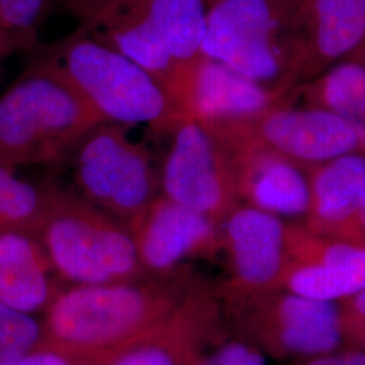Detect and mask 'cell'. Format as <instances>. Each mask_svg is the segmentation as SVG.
I'll use <instances>...</instances> for the list:
<instances>
[{
  "mask_svg": "<svg viewBox=\"0 0 365 365\" xmlns=\"http://www.w3.org/2000/svg\"><path fill=\"white\" fill-rule=\"evenodd\" d=\"M197 274L184 267L96 286H66L41 315L45 341L87 352H113L164 327Z\"/></svg>",
  "mask_w": 365,
  "mask_h": 365,
  "instance_id": "6da1fadb",
  "label": "cell"
},
{
  "mask_svg": "<svg viewBox=\"0 0 365 365\" xmlns=\"http://www.w3.org/2000/svg\"><path fill=\"white\" fill-rule=\"evenodd\" d=\"M66 7L78 29L163 83L180 110L203 57L206 0H68Z\"/></svg>",
  "mask_w": 365,
  "mask_h": 365,
  "instance_id": "7a4b0ae2",
  "label": "cell"
},
{
  "mask_svg": "<svg viewBox=\"0 0 365 365\" xmlns=\"http://www.w3.org/2000/svg\"><path fill=\"white\" fill-rule=\"evenodd\" d=\"M37 58L58 71L103 122L168 137L182 119L163 83L78 27Z\"/></svg>",
  "mask_w": 365,
  "mask_h": 365,
  "instance_id": "3957f363",
  "label": "cell"
},
{
  "mask_svg": "<svg viewBox=\"0 0 365 365\" xmlns=\"http://www.w3.org/2000/svg\"><path fill=\"white\" fill-rule=\"evenodd\" d=\"M103 120L58 71L36 57L0 95V164H66Z\"/></svg>",
  "mask_w": 365,
  "mask_h": 365,
  "instance_id": "277c9868",
  "label": "cell"
},
{
  "mask_svg": "<svg viewBox=\"0 0 365 365\" xmlns=\"http://www.w3.org/2000/svg\"><path fill=\"white\" fill-rule=\"evenodd\" d=\"M36 235L66 286H96L149 274L128 225L95 207L75 190L52 182Z\"/></svg>",
  "mask_w": 365,
  "mask_h": 365,
  "instance_id": "5b68a950",
  "label": "cell"
},
{
  "mask_svg": "<svg viewBox=\"0 0 365 365\" xmlns=\"http://www.w3.org/2000/svg\"><path fill=\"white\" fill-rule=\"evenodd\" d=\"M129 129L99 123L66 163L78 195L128 226L161 195L160 164Z\"/></svg>",
  "mask_w": 365,
  "mask_h": 365,
  "instance_id": "8992f818",
  "label": "cell"
},
{
  "mask_svg": "<svg viewBox=\"0 0 365 365\" xmlns=\"http://www.w3.org/2000/svg\"><path fill=\"white\" fill-rule=\"evenodd\" d=\"M288 0H206L202 53L265 87L287 88Z\"/></svg>",
  "mask_w": 365,
  "mask_h": 365,
  "instance_id": "52a82bcc",
  "label": "cell"
},
{
  "mask_svg": "<svg viewBox=\"0 0 365 365\" xmlns=\"http://www.w3.org/2000/svg\"><path fill=\"white\" fill-rule=\"evenodd\" d=\"M232 331L276 361L334 352L342 348L337 303L274 289L222 302Z\"/></svg>",
  "mask_w": 365,
  "mask_h": 365,
  "instance_id": "ba28073f",
  "label": "cell"
},
{
  "mask_svg": "<svg viewBox=\"0 0 365 365\" xmlns=\"http://www.w3.org/2000/svg\"><path fill=\"white\" fill-rule=\"evenodd\" d=\"M168 138L160 163L161 195L221 223L241 205L227 145L192 119H182Z\"/></svg>",
  "mask_w": 365,
  "mask_h": 365,
  "instance_id": "9c48e42d",
  "label": "cell"
},
{
  "mask_svg": "<svg viewBox=\"0 0 365 365\" xmlns=\"http://www.w3.org/2000/svg\"><path fill=\"white\" fill-rule=\"evenodd\" d=\"M365 46V0H300L287 31V88L321 76Z\"/></svg>",
  "mask_w": 365,
  "mask_h": 365,
  "instance_id": "30bf717a",
  "label": "cell"
},
{
  "mask_svg": "<svg viewBox=\"0 0 365 365\" xmlns=\"http://www.w3.org/2000/svg\"><path fill=\"white\" fill-rule=\"evenodd\" d=\"M286 225L244 203L221 222L225 276L215 283L221 302L280 289L287 265Z\"/></svg>",
  "mask_w": 365,
  "mask_h": 365,
  "instance_id": "8fae6325",
  "label": "cell"
},
{
  "mask_svg": "<svg viewBox=\"0 0 365 365\" xmlns=\"http://www.w3.org/2000/svg\"><path fill=\"white\" fill-rule=\"evenodd\" d=\"M232 126L303 170L359 152L357 138L349 125L318 107L282 103L250 122Z\"/></svg>",
  "mask_w": 365,
  "mask_h": 365,
  "instance_id": "7c38bea8",
  "label": "cell"
},
{
  "mask_svg": "<svg viewBox=\"0 0 365 365\" xmlns=\"http://www.w3.org/2000/svg\"><path fill=\"white\" fill-rule=\"evenodd\" d=\"M149 274H170L188 261L221 255V223L160 195L128 226Z\"/></svg>",
  "mask_w": 365,
  "mask_h": 365,
  "instance_id": "4fadbf2b",
  "label": "cell"
},
{
  "mask_svg": "<svg viewBox=\"0 0 365 365\" xmlns=\"http://www.w3.org/2000/svg\"><path fill=\"white\" fill-rule=\"evenodd\" d=\"M211 129L221 135L229 148L240 202L284 221L288 218L303 221L309 207L306 172L284 157L253 143L233 126Z\"/></svg>",
  "mask_w": 365,
  "mask_h": 365,
  "instance_id": "5bb4252c",
  "label": "cell"
},
{
  "mask_svg": "<svg viewBox=\"0 0 365 365\" xmlns=\"http://www.w3.org/2000/svg\"><path fill=\"white\" fill-rule=\"evenodd\" d=\"M226 327L215 283L197 274L164 327L122 348L103 365H190L197 351Z\"/></svg>",
  "mask_w": 365,
  "mask_h": 365,
  "instance_id": "9a60e30c",
  "label": "cell"
},
{
  "mask_svg": "<svg viewBox=\"0 0 365 365\" xmlns=\"http://www.w3.org/2000/svg\"><path fill=\"white\" fill-rule=\"evenodd\" d=\"M282 103H295L294 93L265 87L203 56L182 93L180 111L182 119L221 128L247 123Z\"/></svg>",
  "mask_w": 365,
  "mask_h": 365,
  "instance_id": "2e32d148",
  "label": "cell"
},
{
  "mask_svg": "<svg viewBox=\"0 0 365 365\" xmlns=\"http://www.w3.org/2000/svg\"><path fill=\"white\" fill-rule=\"evenodd\" d=\"M309 207L303 223L309 230L349 241L365 203V156L353 152L304 170Z\"/></svg>",
  "mask_w": 365,
  "mask_h": 365,
  "instance_id": "e0dca14e",
  "label": "cell"
},
{
  "mask_svg": "<svg viewBox=\"0 0 365 365\" xmlns=\"http://www.w3.org/2000/svg\"><path fill=\"white\" fill-rule=\"evenodd\" d=\"M66 284L31 232L0 233V302L22 313L42 315Z\"/></svg>",
  "mask_w": 365,
  "mask_h": 365,
  "instance_id": "ac0fdd59",
  "label": "cell"
},
{
  "mask_svg": "<svg viewBox=\"0 0 365 365\" xmlns=\"http://www.w3.org/2000/svg\"><path fill=\"white\" fill-rule=\"evenodd\" d=\"M295 101L324 108L345 120L352 129L359 153L365 156V66L345 60L294 91Z\"/></svg>",
  "mask_w": 365,
  "mask_h": 365,
  "instance_id": "d6986e66",
  "label": "cell"
},
{
  "mask_svg": "<svg viewBox=\"0 0 365 365\" xmlns=\"http://www.w3.org/2000/svg\"><path fill=\"white\" fill-rule=\"evenodd\" d=\"M364 288L365 259L334 265L287 264L280 289L310 299L339 303Z\"/></svg>",
  "mask_w": 365,
  "mask_h": 365,
  "instance_id": "ffe728a7",
  "label": "cell"
},
{
  "mask_svg": "<svg viewBox=\"0 0 365 365\" xmlns=\"http://www.w3.org/2000/svg\"><path fill=\"white\" fill-rule=\"evenodd\" d=\"M52 182H30L16 170L0 164V233L24 230L36 233L43 218Z\"/></svg>",
  "mask_w": 365,
  "mask_h": 365,
  "instance_id": "44dd1931",
  "label": "cell"
},
{
  "mask_svg": "<svg viewBox=\"0 0 365 365\" xmlns=\"http://www.w3.org/2000/svg\"><path fill=\"white\" fill-rule=\"evenodd\" d=\"M56 0H0V64L13 54L29 52Z\"/></svg>",
  "mask_w": 365,
  "mask_h": 365,
  "instance_id": "7402d4cb",
  "label": "cell"
},
{
  "mask_svg": "<svg viewBox=\"0 0 365 365\" xmlns=\"http://www.w3.org/2000/svg\"><path fill=\"white\" fill-rule=\"evenodd\" d=\"M45 342L42 318L0 302V365L13 364Z\"/></svg>",
  "mask_w": 365,
  "mask_h": 365,
  "instance_id": "603a6c76",
  "label": "cell"
},
{
  "mask_svg": "<svg viewBox=\"0 0 365 365\" xmlns=\"http://www.w3.org/2000/svg\"><path fill=\"white\" fill-rule=\"evenodd\" d=\"M190 365H267V357L227 325L197 351Z\"/></svg>",
  "mask_w": 365,
  "mask_h": 365,
  "instance_id": "cb8c5ba5",
  "label": "cell"
},
{
  "mask_svg": "<svg viewBox=\"0 0 365 365\" xmlns=\"http://www.w3.org/2000/svg\"><path fill=\"white\" fill-rule=\"evenodd\" d=\"M118 351L87 352L45 341L10 365H103Z\"/></svg>",
  "mask_w": 365,
  "mask_h": 365,
  "instance_id": "d4e9b609",
  "label": "cell"
},
{
  "mask_svg": "<svg viewBox=\"0 0 365 365\" xmlns=\"http://www.w3.org/2000/svg\"><path fill=\"white\" fill-rule=\"evenodd\" d=\"M342 348L365 352V288L337 303Z\"/></svg>",
  "mask_w": 365,
  "mask_h": 365,
  "instance_id": "484cf974",
  "label": "cell"
},
{
  "mask_svg": "<svg viewBox=\"0 0 365 365\" xmlns=\"http://www.w3.org/2000/svg\"><path fill=\"white\" fill-rule=\"evenodd\" d=\"M283 365H365V352L339 348L334 352L303 357Z\"/></svg>",
  "mask_w": 365,
  "mask_h": 365,
  "instance_id": "4316f807",
  "label": "cell"
},
{
  "mask_svg": "<svg viewBox=\"0 0 365 365\" xmlns=\"http://www.w3.org/2000/svg\"><path fill=\"white\" fill-rule=\"evenodd\" d=\"M349 241L365 247V203L354 221Z\"/></svg>",
  "mask_w": 365,
  "mask_h": 365,
  "instance_id": "83f0119b",
  "label": "cell"
},
{
  "mask_svg": "<svg viewBox=\"0 0 365 365\" xmlns=\"http://www.w3.org/2000/svg\"><path fill=\"white\" fill-rule=\"evenodd\" d=\"M349 60H356V61H359V63H361V64H364L365 66V46L361 51H359V52L356 53L352 58H349Z\"/></svg>",
  "mask_w": 365,
  "mask_h": 365,
  "instance_id": "f1b7e54d",
  "label": "cell"
},
{
  "mask_svg": "<svg viewBox=\"0 0 365 365\" xmlns=\"http://www.w3.org/2000/svg\"><path fill=\"white\" fill-rule=\"evenodd\" d=\"M288 1H291V3H294V4H299L300 0H288Z\"/></svg>",
  "mask_w": 365,
  "mask_h": 365,
  "instance_id": "f546056e",
  "label": "cell"
},
{
  "mask_svg": "<svg viewBox=\"0 0 365 365\" xmlns=\"http://www.w3.org/2000/svg\"><path fill=\"white\" fill-rule=\"evenodd\" d=\"M58 1H61L64 6H66V3H68V0H58Z\"/></svg>",
  "mask_w": 365,
  "mask_h": 365,
  "instance_id": "4dcf8cb0",
  "label": "cell"
}]
</instances>
